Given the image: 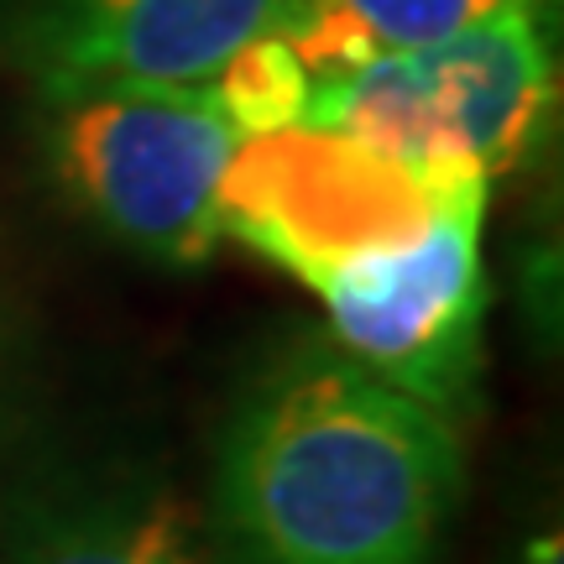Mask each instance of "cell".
Here are the masks:
<instances>
[{
    "instance_id": "cell-3",
    "label": "cell",
    "mask_w": 564,
    "mask_h": 564,
    "mask_svg": "<svg viewBox=\"0 0 564 564\" xmlns=\"http://www.w3.org/2000/svg\"><path fill=\"white\" fill-rule=\"evenodd\" d=\"M486 199L491 183L465 173L444 188L413 236L361 251L308 282L345 356L449 423L476 377Z\"/></svg>"
},
{
    "instance_id": "cell-7",
    "label": "cell",
    "mask_w": 564,
    "mask_h": 564,
    "mask_svg": "<svg viewBox=\"0 0 564 564\" xmlns=\"http://www.w3.org/2000/svg\"><path fill=\"white\" fill-rule=\"evenodd\" d=\"M11 564H215L199 518L167 497H116L32 533Z\"/></svg>"
},
{
    "instance_id": "cell-4",
    "label": "cell",
    "mask_w": 564,
    "mask_h": 564,
    "mask_svg": "<svg viewBox=\"0 0 564 564\" xmlns=\"http://www.w3.org/2000/svg\"><path fill=\"white\" fill-rule=\"evenodd\" d=\"M293 0H21L17 42L42 95L105 84H215L282 37Z\"/></svg>"
},
{
    "instance_id": "cell-2",
    "label": "cell",
    "mask_w": 564,
    "mask_h": 564,
    "mask_svg": "<svg viewBox=\"0 0 564 564\" xmlns=\"http://www.w3.org/2000/svg\"><path fill=\"white\" fill-rule=\"evenodd\" d=\"M246 126L215 84H105L53 95V167L121 241L204 262L225 241L220 194Z\"/></svg>"
},
{
    "instance_id": "cell-1",
    "label": "cell",
    "mask_w": 564,
    "mask_h": 564,
    "mask_svg": "<svg viewBox=\"0 0 564 564\" xmlns=\"http://www.w3.org/2000/svg\"><path fill=\"white\" fill-rule=\"evenodd\" d=\"M455 491V423L335 340L251 392L220 460V512L246 564H429Z\"/></svg>"
},
{
    "instance_id": "cell-8",
    "label": "cell",
    "mask_w": 564,
    "mask_h": 564,
    "mask_svg": "<svg viewBox=\"0 0 564 564\" xmlns=\"http://www.w3.org/2000/svg\"><path fill=\"white\" fill-rule=\"evenodd\" d=\"M523 564H560V533H549V539H533L523 554Z\"/></svg>"
},
{
    "instance_id": "cell-5",
    "label": "cell",
    "mask_w": 564,
    "mask_h": 564,
    "mask_svg": "<svg viewBox=\"0 0 564 564\" xmlns=\"http://www.w3.org/2000/svg\"><path fill=\"white\" fill-rule=\"evenodd\" d=\"M549 6H502L419 47L470 167L497 183L539 147L554 110Z\"/></svg>"
},
{
    "instance_id": "cell-6",
    "label": "cell",
    "mask_w": 564,
    "mask_h": 564,
    "mask_svg": "<svg viewBox=\"0 0 564 564\" xmlns=\"http://www.w3.org/2000/svg\"><path fill=\"white\" fill-rule=\"evenodd\" d=\"M502 6H549V0H293L282 47L303 79H324L377 53H408L460 32Z\"/></svg>"
}]
</instances>
